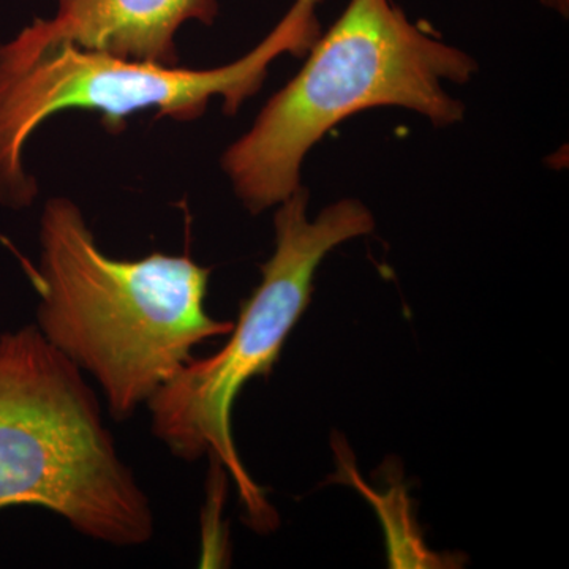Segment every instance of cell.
Wrapping results in <instances>:
<instances>
[{
    "label": "cell",
    "instance_id": "6da1fadb",
    "mask_svg": "<svg viewBox=\"0 0 569 569\" xmlns=\"http://www.w3.org/2000/svg\"><path fill=\"white\" fill-rule=\"evenodd\" d=\"M36 276L41 336L96 380L119 421L148 406L194 347L233 329L206 310L211 269L186 254L108 257L67 198L41 213Z\"/></svg>",
    "mask_w": 569,
    "mask_h": 569
},
{
    "label": "cell",
    "instance_id": "7a4b0ae2",
    "mask_svg": "<svg viewBox=\"0 0 569 569\" xmlns=\"http://www.w3.org/2000/svg\"><path fill=\"white\" fill-rule=\"evenodd\" d=\"M475 69L473 59L419 29L391 0H350L301 71L223 153L224 173L246 208L263 212L301 187L306 153L356 112L403 107L436 126L460 121L462 103L443 81H467Z\"/></svg>",
    "mask_w": 569,
    "mask_h": 569
},
{
    "label": "cell",
    "instance_id": "3957f363",
    "mask_svg": "<svg viewBox=\"0 0 569 569\" xmlns=\"http://www.w3.org/2000/svg\"><path fill=\"white\" fill-rule=\"evenodd\" d=\"M48 509L104 545L151 541V500L84 373L36 325L0 336V511Z\"/></svg>",
    "mask_w": 569,
    "mask_h": 569
},
{
    "label": "cell",
    "instance_id": "277c9868",
    "mask_svg": "<svg viewBox=\"0 0 569 569\" xmlns=\"http://www.w3.org/2000/svg\"><path fill=\"white\" fill-rule=\"evenodd\" d=\"M302 187L276 213V250L261 266L260 284L242 302L222 350L192 358L148 402L153 436L186 462L211 456L230 471L250 522L271 529L274 509L250 479L236 449L231 415L241 389L269 376L288 336L312 301L313 277L326 254L348 239L369 234L372 213L356 200L331 204L307 219Z\"/></svg>",
    "mask_w": 569,
    "mask_h": 569
},
{
    "label": "cell",
    "instance_id": "5b68a950",
    "mask_svg": "<svg viewBox=\"0 0 569 569\" xmlns=\"http://www.w3.org/2000/svg\"><path fill=\"white\" fill-rule=\"evenodd\" d=\"M320 0H296L280 24L252 52L211 70L130 61L62 43L20 52L0 47V203L31 206L37 183L24 173L22 151L51 116L67 110L99 112L119 132L130 116L156 110L157 118L192 121L213 97L233 114L263 84L269 63L282 52H302L317 37Z\"/></svg>",
    "mask_w": 569,
    "mask_h": 569
},
{
    "label": "cell",
    "instance_id": "8992f818",
    "mask_svg": "<svg viewBox=\"0 0 569 569\" xmlns=\"http://www.w3.org/2000/svg\"><path fill=\"white\" fill-rule=\"evenodd\" d=\"M217 0H59L52 20H36L9 41L20 52L74 44L116 58L178 66L174 36L183 22L212 24Z\"/></svg>",
    "mask_w": 569,
    "mask_h": 569
},
{
    "label": "cell",
    "instance_id": "52a82bcc",
    "mask_svg": "<svg viewBox=\"0 0 569 569\" xmlns=\"http://www.w3.org/2000/svg\"><path fill=\"white\" fill-rule=\"evenodd\" d=\"M541 2L545 3L546 7H549V9L559 11L560 14L567 17L569 11V0H541Z\"/></svg>",
    "mask_w": 569,
    "mask_h": 569
}]
</instances>
